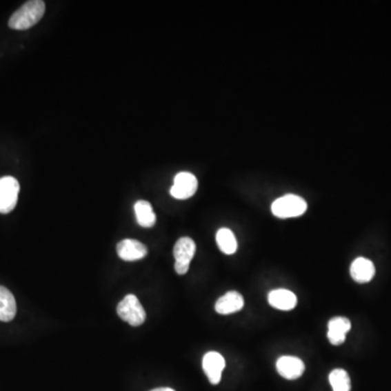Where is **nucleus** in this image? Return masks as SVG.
Returning <instances> with one entry per match:
<instances>
[{
	"label": "nucleus",
	"mask_w": 391,
	"mask_h": 391,
	"mask_svg": "<svg viewBox=\"0 0 391 391\" xmlns=\"http://www.w3.org/2000/svg\"><path fill=\"white\" fill-rule=\"evenodd\" d=\"M46 10V5L41 0H31L24 3L13 13L9 20V28L17 31H26L39 23Z\"/></svg>",
	"instance_id": "f257e3e1"
},
{
	"label": "nucleus",
	"mask_w": 391,
	"mask_h": 391,
	"mask_svg": "<svg viewBox=\"0 0 391 391\" xmlns=\"http://www.w3.org/2000/svg\"><path fill=\"white\" fill-rule=\"evenodd\" d=\"M272 213L279 219L300 217L308 209L307 201L297 194H285L272 205Z\"/></svg>",
	"instance_id": "f03ea898"
},
{
	"label": "nucleus",
	"mask_w": 391,
	"mask_h": 391,
	"mask_svg": "<svg viewBox=\"0 0 391 391\" xmlns=\"http://www.w3.org/2000/svg\"><path fill=\"white\" fill-rule=\"evenodd\" d=\"M117 312L123 321H126L134 328L141 326L146 320L145 309L135 294L126 296V298L118 304Z\"/></svg>",
	"instance_id": "7ed1b4c3"
},
{
	"label": "nucleus",
	"mask_w": 391,
	"mask_h": 391,
	"mask_svg": "<svg viewBox=\"0 0 391 391\" xmlns=\"http://www.w3.org/2000/svg\"><path fill=\"white\" fill-rule=\"evenodd\" d=\"M175 258V271L179 275H185L190 270V262L196 253V243L192 238H179L174 245Z\"/></svg>",
	"instance_id": "20e7f679"
},
{
	"label": "nucleus",
	"mask_w": 391,
	"mask_h": 391,
	"mask_svg": "<svg viewBox=\"0 0 391 391\" xmlns=\"http://www.w3.org/2000/svg\"><path fill=\"white\" fill-rule=\"evenodd\" d=\"M20 184L12 177L0 179V213H10L18 203Z\"/></svg>",
	"instance_id": "39448f33"
},
{
	"label": "nucleus",
	"mask_w": 391,
	"mask_h": 391,
	"mask_svg": "<svg viewBox=\"0 0 391 391\" xmlns=\"http://www.w3.org/2000/svg\"><path fill=\"white\" fill-rule=\"evenodd\" d=\"M198 181L194 174L190 172H181L174 177V184L171 187L172 197L175 199L184 200L192 197L197 192Z\"/></svg>",
	"instance_id": "423d86ee"
},
{
	"label": "nucleus",
	"mask_w": 391,
	"mask_h": 391,
	"mask_svg": "<svg viewBox=\"0 0 391 391\" xmlns=\"http://www.w3.org/2000/svg\"><path fill=\"white\" fill-rule=\"evenodd\" d=\"M225 365V359L223 358L222 354L215 351L205 353L202 360V368L210 383L212 385H217L220 383Z\"/></svg>",
	"instance_id": "0eeeda50"
},
{
	"label": "nucleus",
	"mask_w": 391,
	"mask_h": 391,
	"mask_svg": "<svg viewBox=\"0 0 391 391\" xmlns=\"http://www.w3.org/2000/svg\"><path fill=\"white\" fill-rule=\"evenodd\" d=\"M277 368L281 377L289 379V381H294L302 376L305 366L301 359L297 358V357L284 356L277 360Z\"/></svg>",
	"instance_id": "6e6552de"
},
{
	"label": "nucleus",
	"mask_w": 391,
	"mask_h": 391,
	"mask_svg": "<svg viewBox=\"0 0 391 391\" xmlns=\"http://www.w3.org/2000/svg\"><path fill=\"white\" fill-rule=\"evenodd\" d=\"M119 257L124 261H137L145 258L148 253L146 245L135 239H124L117 245Z\"/></svg>",
	"instance_id": "1a4fd4ad"
},
{
	"label": "nucleus",
	"mask_w": 391,
	"mask_h": 391,
	"mask_svg": "<svg viewBox=\"0 0 391 391\" xmlns=\"http://www.w3.org/2000/svg\"><path fill=\"white\" fill-rule=\"evenodd\" d=\"M245 305L243 297L239 292H230L217 299L215 303V311L219 314L228 315L239 312Z\"/></svg>",
	"instance_id": "9d476101"
},
{
	"label": "nucleus",
	"mask_w": 391,
	"mask_h": 391,
	"mask_svg": "<svg viewBox=\"0 0 391 391\" xmlns=\"http://www.w3.org/2000/svg\"><path fill=\"white\" fill-rule=\"evenodd\" d=\"M350 321L345 317H334L328 322V340L332 345H341V343H345V335L350 332Z\"/></svg>",
	"instance_id": "9b49d317"
},
{
	"label": "nucleus",
	"mask_w": 391,
	"mask_h": 391,
	"mask_svg": "<svg viewBox=\"0 0 391 391\" xmlns=\"http://www.w3.org/2000/svg\"><path fill=\"white\" fill-rule=\"evenodd\" d=\"M350 274L353 281L364 284L373 279L375 275V266L373 262L368 259L358 258L351 264Z\"/></svg>",
	"instance_id": "f8f14e48"
},
{
	"label": "nucleus",
	"mask_w": 391,
	"mask_h": 391,
	"mask_svg": "<svg viewBox=\"0 0 391 391\" xmlns=\"http://www.w3.org/2000/svg\"><path fill=\"white\" fill-rule=\"evenodd\" d=\"M268 300L270 305L281 311H290L298 303L296 294L287 289H275L270 292Z\"/></svg>",
	"instance_id": "ddd939ff"
},
{
	"label": "nucleus",
	"mask_w": 391,
	"mask_h": 391,
	"mask_svg": "<svg viewBox=\"0 0 391 391\" xmlns=\"http://www.w3.org/2000/svg\"><path fill=\"white\" fill-rule=\"evenodd\" d=\"M17 314V302L12 292L6 287L0 286V321L10 322Z\"/></svg>",
	"instance_id": "4468645a"
},
{
	"label": "nucleus",
	"mask_w": 391,
	"mask_h": 391,
	"mask_svg": "<svg viewBox=\"0 0 391 391\" xmlns=\"http://www.w3.org/2000/svg\"><path fill=\"white\" fill-rule=\"evenodd\" d=\"M136 220L141 228H149L156 224L157 217L150 203L145 200H139L134 205Z\"/></svg>",
	"instance_id": "2eb2a0df"
},
{
	"label": "nucleus",
	"mask_w": 391,
	"mask_h": 391,
	"mask_svg": "<svg viewBox=\"0 0 391 391\" xmlns=\"http://www.w3.org/2000/svg\"><path fill=\"white\" fill-rule=\"evenodd\" d=\"M217 243L219 248L225 254H234L237 251V241L232 230L221 228L217 230Z\"/></svg>",
	"instance_id": "dca6fc26"
},
{
	"label": "nucleus",
	"mask_w": 391,
	"mask_h": 391,
	"mask_svg": "<svg viewBox=\"0 0 391 391\" xmlns=\"http://www.w3.org/2000/svg\"><path fill=\"white\" fill-rule=\"evenodd\" d=\"M330 383L334 391H350V377L341 368H336L330 374Z\"/></svg>",
	"instance_id": "f3484780"
},
{
	"label": "nucleus",
	"mask_w": 391,
	"mask_h": 391,
	"mask_svg": "<svg viewBox=\"0 0 391 391\" xmlns=\"http://www.w3.org/2000/svg\"><path fill=\"white\" fill-rule=\"evenodd\" d=\"M150 391H175V390H174V389L172 388H168V387H162V388H156L154 389V390H150Z\"/></svg>",
	"instance_id": "a211bd4d"
}]
</instances>
